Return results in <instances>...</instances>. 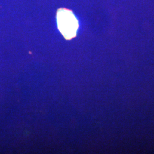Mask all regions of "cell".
Segmentation results:
<instances>
[{
	"label": "cell",
	"instance_id": "6da1fadb",
	"mask_svg": "<svg viewBox=\"0 0 154 154\" xmlns=\"http://www.w3.org/2000/svg\"><path fill=\"white\" fill-rule=\"evenodd\" d=\"M57 21L58 29L65 38L70 39L76 35L78 23L72 11L65 9L59 10Z\"/></svg>",
	"mask_w": 154,
	"mask_h": 154
}]
</instances>
